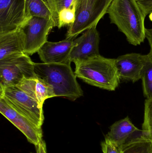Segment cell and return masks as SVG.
I'll use <instances>...</instances> for the list:
<instances>
[{"label":"cell","mask_w":152,"mask_h":153,"mask_svg":"<svg viewBox=\"0 0 152 153\" xmlns=\"http://www.w3.org/2000/svg\"><path fill=\"white\" fill-rule=\"evenodd\" d=\"M23 53L19 29L0 35V60L13 54Z\"/></svg>","instance_id":"15"},{"label":"cell","mask_w":152,"mask_h":153,"mask_svg":"<svg viewBox=\"0 0 152 153\" xmlns=\"http://www.w3.org/2000/svg\"><path fill=\"white\" fill-rule=\"evenodd\" d=\"M74 45V39L57 42H46L38 50V55L44 63H71L70 54Z\"/></svg>","instance_id":"11"},{"label":"cell","mask_w":152,"mask_h":153,"mask_svg":"<svg viewBox=\"0 0 152 153\" xmlns=\"http://www.w3.org/2000/svg\"><path fill=\"white\" fill-rule=\"evenodd\" d=\"M35 146L36 153H47L46 144L43 140Z\"/></svg>","instance_id":"25"},{"label":"cell","mask_w":152,"mask_h":153,"mask_svg":"<svg viewBox=\"0 0 152 153\" xmlns=\"http://www.w3.org/2000/svg\"><path fill=\"white\" fill-rule=\"evenodd\" d=\"M107 13L111 23L117 26L129 44L137 46L143 43L146 16L136 0H112Z\"/></svg>","instance_id":"1"},{"label":"cell","mask_w":152,"mask_h":153,"mask_svg":"<svg viewBox=\"0 0 152 153\" xmlns=\"http://www.w3.org/2000/svg\"><path fill=\"white\" fill-rule=\"evenodd\" d=\"M112 0H76V16L74 23L69 27L66 38L74 39L94 27L107 13Z\"/></svg>","instance_id":"4"},{"label":"cell","mask_w":152,"mask_h":153,"mask_svg":"<svg viewBox=\"0 0 152 153\" xmlns=\"http://www.w3.org/2000/svg\"><path fill=\"white\" fill-rule=\"evenodd\" d=\"M0 97L18 113L42 128L44 120L43 106L18 85L0 87Z\"/></svg>","instance_id":"6"},{"label":"cell","mask_w":152,"mask_h":153,"mask_svg":"<svg viewBox=\"0 0 152 153\" xmlns=\"http://www.w3.org/2000/svg\"><path fill=\"white\" fill-rule=\"evenodd\" d=\"M145 56L131 53L115 59V65L120 80L134 83L141 79Z\"/></svg>","instance_id":"12"},{"label":"cell","mask_w":152,"mask_h":153,"mask_svg":"<svg viewBox=\"0 0 152 153\" xmlns=\"http://www.w3.org/2000/svg\"><path fill=\"white\" fill-rule=\"evenodd\" d=\"M143 135L145 137H147V138H149L150 140L152 141V131L150 132V133H148L147 134Z\"/></svg>","instance_id":"26"},{"label":"cell","mask_w":152,"mask_h":153,"mask_svg":"<svg viewBox=\"0 0 152 153\" xmlns=\"http://www.w3.org/2000/svg\"><path fill=\"white\" fill-rule=\"evenodd\" d=\"M56 27L52 19L32 17L19 29L21 36L23 53L30 56L37 53L47 41L51 30Z\"/></svg>","instance_id":"7"},{"label":"cell","mask_w":152,"mask_h":153,"mask_svg":"<svg viewBox=\"0 0 152 153\" xmlns=\"http://www.w3.org/2000/svg\"><path fill=\"white\" fill-rule=\"evenodd\" d=\"M101 146L103 153H121L120 149L108 140L105 139L102 142Z\"/></svg>","instance_id":"22"},{"label":"cell","mask_w":152,"mask_h":153,"mask_svg":"<svg viewBox=\"0 0 152 153\" xmlns=\"http://www.w3.org/2000/svg\"><path fill=\"white\" fill-rule=\"evenodd\" d=\"M115 61V59L96 56L76 64L75 74L88 84L114 91L120 81Z\"/></svg>","instance_id":"3"},{"label":"cell","mask_w":152,"mask_h":153,"mask_svg":"<svg viewBox=\"0 0 152 153\" xmlns=\"http://www.w3.org/2000/svg\"><path fill=\"white\" fill-rule=\"evenodd\" d=\"M29 19L26 0H0V35L16 31Z\"/></svg>","instance_id":"8"},{"label":"cell","mask_w":152,"mask_h":153,"mask_svg":"<svg viewBox=\"0 0 152 153\" xmlns=\"http://www.w3.org/2000/svg\"><path fill=\"white\" fill-rule=\"evenodd\" d=\"M16 85L42 106L46 99L55 97L51 87L40 78L24 79Z\"/></svg>","instance_id":"14"},{"label":"cell","mask_w":152,"mask_h":153,"mask_svg":"<svg viewBox=\"0 0 152 153\" xmlns=\"http://www.w3.org/2000/svg\"><path fill=\"white\" fill-rule=\"evenodd\" d=\"M100 37L96 27L84 31L74 40V45L70 54V61L75 65L96 56L100 55Z\"/></svg>","instance_id":"10"},{"label":"cell","mask_w":152,"mask_h":153,"mask_svg":"<svg viewBox=\"0 0 152 153\" xmlns=\"http://www.w3.org/2000/svg\"><path fill=\"white\" fill-rule=\"evenodd\" d=\"M51 10L53 19L56 27H58V18L59 13L64 9L69 8L75 0H46Z\"/></svg>","instance_id":"20"},{"label":"cell","mask_w":152,"mask_h":153,"mask_svg":"<svg viewBox=\"0 0 152 153\" xmlns=\"http://www.w3.org/2000/svg\"><path fill=\"white\" fill-rule=\"evenodd\" d=\"M35 64L29 56L24 53L13 54L0 60V86L18 85L24 79L37 78Z\"/></svg>","instance_id":"5"},{"label":"cell","mask_w":152,"mask_h":153,"mask_svg":"<svg viewBox=\"0 0 152 153\" xmlns=\"http://www.w3.org/2000/svg\"><path fill=\"white\" fill-rule=\"evenodd\" d=\"M29 19L32 17L52 19L51 10L46 0H26Z\"/></svg>","instance_id":"17"},{"label":"cell","mask_w":152,"mask_h":153,"mask_svg":"<svg viewBox=\"0 0 152 153\" xmlns=\"http://www.w3.org/2000/svg\"><path fill=\"white\" fill-rule=\"evenodd\" d=\"M150 19H151V20L152 21V13L150 14Z\"/></svg>","instance_id":"27"},{"label":"cell","mask_w":152,"mask_h":153,"mask_svg":"<svg viewBox=\"0 0 152 153\" xmlns=\"http://www.w3.org/2000/svg\"><path fill=\"white\" fill-rule=\"evenodd\" d=\"M140 131L133 124L129 117H127L111 126L105 139L121 150L125 144L133 139L132 137L134 135Z\"/></svg>","instance_id":"13"},{"label":"cell","mask_w":152,"mask_h":153,"mask_svg":"<svg viewBox=\"0 0 152 153\" xmlns=\"http://www.w3.org/2000/svg\"><path fill=\"white\" fill-rule=\"evenodd\" d=\"M76 1L75 0L69 8L64 9L59 13L58 18L59 28L66 26L69 27L74 23L76 19Z\"/></svg>","instance_id":"19"},{"label":"cell","mask_w":152,"mask_h":153,"mask_svg":"<svg viewBox=\"0 0 152 153\" xmlns=\"http://www.w3.org/2000/svg\"><path fill=\"white\" fill-rule=\"evenodd\" d=\"M142 128L143 135L147 134L152 131V98L146 99L145 100Z\"/></svg>","instance_id":"21"},{"label":"cell","mask_w":152,"mask_h":153,"mask_svg":"<svg viewBox=\"0 0 152 153\" xmlns=\"http://www.w3.org/2000/svg\"><path fill=\"white\" fill-rule=\"evenodd\" d=\"M145 36L150 46V52L149 54L152 57V28L150 29H146Z\"/></svg>","instance_id":"24"},{"label":"cell","mask_w":152,"mask_h":153,"mask_svg":"<svg viewBox=\"0 0 152 153\" xmlns=\"http://www.w3.org/2000/svg\"><path fill=\"white\" fill-rule=\"evenodd\" d=\"M121 153H152V141L142 134L123 146Z\"/></svg>","instance_id":"16"},{"label":"cell","mask_w":152,"mask_h":153,"mask_svg":"<svg viewBox=\"0 0 152 153\" xmlns=\"http://www.w3.org/2000/svg\"><path fill=\"white\" fill-rule=\"evenodd\" d=\"M145 16L152 13V0H136Z\"/></svg>","instance_id":"23"},{"label":"cell","mask_w":152,"mask_h":153,"mask_svg":"<svg viewBox=\"0 0 152 153\" xmlns=\"http://www.w3.org/2000/svg\"><path fill=\"white\" fill-rule=\"evenodd\" d=\"M0 112L25 136L30 143L36 146L43 140L42 128L18 113L2 97H0Z\"/></svg>","instance_id":"9"},{"label":"cell","mask_w":152,"mask_h":153,"mask_svg":"<svg viewBox=\"0 0 152 153\" xmlns=\"http://www.w3.org/2000/svg\"><path fill=\"white\" fill-rule=\"evenodd\" d=\"M141 79L144 95L146 99L152 98V57L149 54L145 56Z\"/></svg>","instance_id":"18"},{"label":"cell","mask_w":152,"mask_h":153,"mask_svg":"<svg viewBox=\"0 0 152 153\" xmlns=\"http://www.w3.org/2000/svg\"><path fill=\"white\" fill-rule=\"evenodd\" d=\"M70 64L36 63L35 73L51 87L55 97L63 96L74 101L83 96V91Z\"/></svg>","instance_id":"2"}]
</instances>
